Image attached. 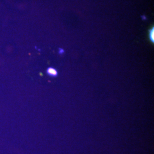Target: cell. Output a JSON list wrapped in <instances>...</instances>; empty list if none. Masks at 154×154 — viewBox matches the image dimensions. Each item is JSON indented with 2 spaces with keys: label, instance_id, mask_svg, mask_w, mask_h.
Listing matches in <instances>:
<instances>
[{
  "label": "cell",
  "instance_id": "7a4b0ae2",
  "mask_svg": "<svg viewBox=\"0 0 154 154\" xmlns=\"http://www.w3.org/2000/svg\"><path fill=\"white\" fill-rule=\"evenodd\" d=\"M154 28H152L150 30H149V38L150 39L151 41L152 42H154Z\"/></svg>",
  "mask_w": 154,
  "mask_h": 154
},
{
  "label": "cell",
  "instance_id": "6da1fadb",
  "mask_svg": "<svg viewBox=\"0 0 154 154\" xmlns=\"http://www.w3.org/2000/svg\"><path fill=\"white\" fill-rule=\"evenodd\" d=\"M47 74L51 77H55L58 75V72L54 68L49 67L46 70Z\"/></svg>",
  "mask_w": 154,
  "mask_h": 154
},
{
  "label": "cell",
  "instance_id": "3957f363",
  "mask_svg": "<svg viewBox=\"0 0 154 154\" xmlns=\"http://www.w3.org/2000/svg\"><path fill=\"white\" fill-rule=\"evenodd\" d=\"M64 52H65L64 50L62 49H59V53L60 54H62L63 53H64Z\"/></svg>",
  "mask_w": 154,
  "mask_h": 154
},
{
  "label": "cell",
  "instance_id": "277c9868",
  "mask_svg": "<svg viewBox=\"0 0 154 154\" xmlns=\"http://www.w3.org/2000/svg\"><path fill=\"white\" fill-rule=\"evenodd\" d=\"M142 20H146V19H147V18H146V17L144 16H142Z\"/></svg>",
  "mask_w": 154,
  "mask_h": 154
}]
</instances>
